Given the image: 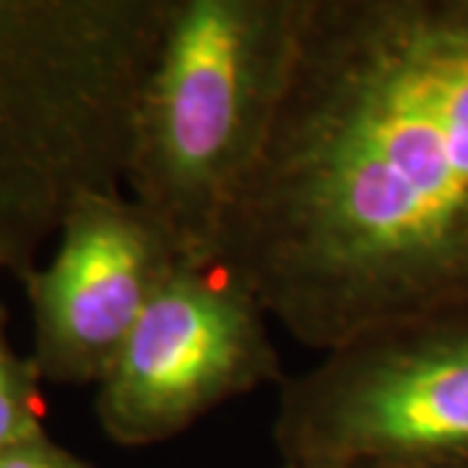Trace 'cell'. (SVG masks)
<instances>
[{"instance_id": "cell-1", "label": "cell", "mask_w": 468, "mask_h": 468, "mask_svg": "<svg viewBox=\"0 0 468 468\" xmlns=\"http://www.w3.org/2000/svg\"><path fill=\"white\" fill-rule=\"evenodd\" d=\"M217 266L320 354L468 304V0H310Z\"/></svg>"}, {"instance_id": "cell-6", "label": "cell", "mask_w": 468, "mask_h": 468, "mask_svg": "<svg viewBox=\"0 0 468 468\" xmlns=\"http://www.w3.org/2000/svg\"><path fill=\"white\" fill-rule=\"evenodd\" d=\"M55 239L50 261L21 279L32 302V362L55 383L97 385L185 261L125 190L86 196Z\"/></svg>"}, {"instance_id": "cell-11", "label": "cell", "mask_w": 468, "mask_h": 468, "mask_svg": "<svg viewBox=\"0 0 468 468\" xmlns=\"http://www.w3.org/2000/svg\"><path fill=\"white\" fill-rule=\"evenodd\" d=\"M282 468H292V466H282Z\"/></svg>"}, {"instance_id": "cell-4", "label": "cell", "mask_w": 468, "mask_h": 468, "mask_svg": "<svg viewBox=\"0 0 468 468\" xmlns=\"http://www.w3.org/2000/svg\"><path fill=\"white\" fill-rule=\"evenodd\" d=\"M284 466L468 461V304L359 335L286 378L273 417Z\"/></svg>"}, {"instance_id": "cell-2", "label": "cell", "mask_w": 468, "mask_h": 468, "mask_svg": "<svg viewBox=\"0 0 468 468\" xmlns=\"http://www.w3.org/2000/svg\"><path fill=\"white\" fill-rule=\"evenodd\" d=\"M172 0H0V268L24 279L73 206L125 190Z\"/></svg>"}, {"instance_id": "cell-5", "label": "cell", "mask_w": 468, "mask_h": 468, "mask_svg": "<svg viewBox=\"0 0 468 468\" xmlns=\"http://www.w3.org/2000/svg\"><path fill=\"white\" fill-rule=\"evenodd\" d=\"M271 318L221 266H180L97 380V419L122 448L183 435L224 403L286 380Z\"/></svg>"}, {"instance_id": "cell-8", "label": "cell", "mask_w": 468, "mask_h": 468, "mask_svg": "<svg viewBox=\"0 0 468 468\" xmlns=\"http://www.w3.org/2000/svg\"><path fill=\"white\" fill-rule=\"evenodd\" d=\"M0 468H91L81 458L70 455L52 440L37 437L32 442L0 452Z\"/></svg>"}, {"instance_id": "cell-3", "label": "cell", "mask_w": 468, "mask_h": 468, "mask_svg": "<svg viewBox=\"0 0 468 468\" xmlns=\"http://www.w3.org/2000/svg\"><path fill=\"white\" fill-rule=\"evenodd\" d=\"M310 0H172L135 107L125 193L185 266L218 239L282 110Z\"/></svg>"}, {"instance_id": "cell-7", "label": "cell", "mask_w": 468, "mask_h": 468, "mask_svg": "<svg viewBox=\"0 0 468 468\" xmlns=\"http://www.w3.org/2000/svg\"><path fill=\"white\" fill-rule=\"evenodd\" d=\"M39 378L32 359H21L8 344L0 310V452L45 437Z\"/></svg>"}, {"instance_id": "cell-10", "label": "cell", "mask_w": 468, "mask_h": 468, "mask_svg": "<svg viewBox=\"0 0 468 468\" xmlns=\"http://www.w3.org/2000/svg\"><path fill=\"white\" fill-rule=\"evenodd\" d=\"M292 468H297V466H292ZM304 468H335V466H304Z\"/></svg>"}, {"instance_id": "cell-9", "label": "cell", "mask_w": 468, "mask_h": 468, "mask_svg": "<svg viewBox=\"0 0 468 468\" xmlns=\"http://www.w3.org/2000/svg\"><path fill=\"white\" fill-rule=\"evenodd\" d=\"M365 468H468L466 463H437V466H365Z\"/></svg>"}]
</instances>
